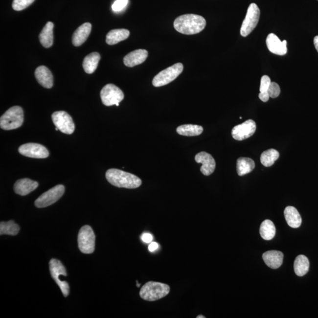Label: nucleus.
Segmentation results:
<instances>
[{"mask_svg":"<svg viewBox=\"0 0 318 318\" xmlns=\"http://www.w3.org/2000/svg\"><path fill=\"white\" fill-rule=\"evenodd\" d=\"M91 24L89 23H86L85 24L80 26L73 34L72 37V43L76 47H79L82 45L88 39L90 34L91 33Z\"/></svg>","mask_w":318,"mask_h":318,"instance_id":"6ab92c4d","label":"nucleus"},{"mask_svg":"<svg viewBox=\"0 0 318 318\" xmlns=\"http://www.w3.org/2000/svg\"><path fill=\"white\" fill-rule=\"evenodd\" d=\"M100 97L104 105L118 106L124 99V95L122 91L118 87L113 84H108L101 91Z\"/></svg>","mask_w":318,"mask_h":318,"instance_id":"6e6552de","label":"nucleus"},{"mask_svg":"<svg viewBox=\"0 0 318 318\" xmlns=\"http://www.w3.org/2000/svg\"><path fill=\"white\" fill-rule=\"evenodd\" d=\"M141 239L144 242L150 243L152 241L153 236L149 233H144L141 236Z\"/></svg>","mask_w":318,"mask_h":318,"instance_id":"c9c22d12","label":"nucleus"},{"mask_svg":"<svg viewBox=\"0 0 318 318\" xmlns=\"http://www.w3.org/2000/svg\"><path fill=\"white\" fill-rule=\"evenodd\" d=\"M20 231V227L13 221L0 223V235H17Z\"/></svg>","mask_w":318,"mask_h":318,"instance_id":"c756f323","label":"nucleus"},{"mask_svg":"<svg viewBox=\"0 0 318 318\" xmlns=\"http://www.w3.org/2000/svg\"><path fill=\"white\" fill-rule=\"evenodd\" d=\"M309 269V261L307 257L300 254L296 257L294 262V271L296 275L303 276L308 273Z\"/></svg>","mask_w":318,"mask_h":318,"instance_id":"a878e982","label":"nucleus"},{"mask_svg":"<svg viewBox=\"0 0 318 318\" xmlns=\"http://www.w3.org/2000/svg\"><path fill=\"white\" fill-rule=\"evenodd\" d=\"M262 258L268 267L277 269L282 264L283 254L280 251L270 250L263 254Z\"/></svg>","mask_w":318,"mask_h":318,"instance_id":"aec40b11","label":"nucleus"},{"mask_svg":"<svg viewBox=\"0 0 318 318\" xmlns=\"http://www.w3.org/2000/svg\"><path fill=\"white\" fill-rule=\"evenodd\" d=\"M159 248V245L156 242H152L149 247V250L150 251H154L156 250H158Z\"/></svg>","mask_w":318,"mask_h":318,"instance_id":"e433bc0d","label":"nucleus"},{"mask_svg":"<svg viewBox=\"0 0 318 318\" xmlns=\"http://www.w3.org/2000/svg\"><path fill=\"white\" fill-rule=\"evenodd\" d=\"M24 121V112L20 106L10 108L0 118V127L5 131L19 128Z\"/></svg>","mask_w":318,"mask_h":318,"instance_id":"20e7f679","label":"nucleus"},{"mask_svg":"<svg viewBox=\"0 0 318 318\" xmlns=\"http://www.w3.org/2000/svg\"><path fill=\"white\" fill-rule=\"evenodd\" d=\"M35 76L40 85L46 89L53 86V76L50 70L45 66H39L35 71Z\"/></svg>","mask_w":318,"mask_h":318,"instance_id":"a211bd4d","label":"nucleus"},{"mask_svg":"<svg viewBox=\"0 0 318 318\" xmlns=\"http://www.w3.org/2000/svg\"><path fill=\"white\" fill-rule=\"evenodd\" d=\"M65 192V187L62 184L51 188L47 192L43 193L39 198L36 199L34 204L37 207L44 208L56 203L62 197Z\"/></svg>","mask_w":318,"mask_h":318,"instance_id":"1a4fd4ad","label":"nucleus"},{"mask_svg":"<svg viewBox=\"0 0 318 318\" xmlns=\"http://www.w3.org/2000/svg\"><path fill=\"white\" fill-rule=\"evenodd\" d=\"M49 267L52 277L59 286L63 295L67 297L70 294V287L68 282L62 281L60 279V276H68L67 271L62 263L56 259H52L49 263Z\"/></svg>","mask_w":318,"mask_h":318,"instance_id":"0eeeda50","label":"nucleus"},{"mask_svg":"<svg viewBox=\"0 0 318 318\" xmlns=\"http://www.w3.org/2000/svg\"><path fill=\"white\" fill-rule=\"evenodd\" d=\"M197 318H205V317H204L203 315H199L197 317Z\"/></svg>","mask_w":318,"mask_h":318,"instance_id":"58836bf2","label":"nucleus"},{"mask_svg":"<svg viewBox=\"0 0 318 318\" xmlns=\"http://www.w3.org/2000/svg\"><path fill=\"white\" fill-rule=\"evenodd\" d=\"M130 36V31L126 29H115L110 31L106 36V43L114 45L126 40Z\"/></svg>","mask_w":318,"mask_h":318,"instance_id":"4be33fe9","label":"nucleus"},{"mask_svg":"<svg viewBox=\"0 0 318 318\" xmlns=\"http://www.w3.org/2000/svg\"><path fill=\"white\" fill-rule=\"evenodd\" d=\"M35 0H14L12 7L14 10L22 11L30 6Z\"/></svg>","mask_w":318,"mask_h":318,"instance_id":"7c9ffc66","label":"nucleus"},{"mask_svg":"<svg viewBox=\"0 0 318 318\" xmlns=\"http://www.w3.org/2000/svg\"><path fill=\"white\" fill-rule=\"evenodd\" d=\"M314 43L315 47V48H316L318 52V36L315 37Z\"/></svg>","mask_w":318,"mask_h":318,"instance_id":"4c0bfd02","label":"nucleus"},{"mask_svg":"<svg viewBox=\"0 0 318 318\" xmlns=\"http://www.w3.org/2000/svg\"><path fill=\"white\" fill-rule=\"evenodd\" d=\"M148 57V51L143 49H138L127 54L124 57L123 62L127 67L133 68L145 62Z\"/></svg>","mask_w":318,"mask_h":318,"instance_id":"dca6fc26","label":"nucleus"},{"mask_svg":"<svg viewBox=\"0 0 318 318\" xmlns=\"http://www.w3.org/2000/svg\"><path fill=\"white\" fill-rule=\"evenodd\" d=\"M268 92L270 97L274 99V98L278 97L280 93V87L276 83L271 82Z\"/></svg>","mask_w":318,"mask_h":318,"instance_id":"2f4dec72","label":"nucleus"},{"mask_svg":"<svg viewBox=\"0 0 318 318\" xmlns=\"http://www.w3.org/2000/svg\"><path fill=\"white\" fill-rule=\"evenodd\" d=\"M100 55L97 52L91 53L83 60V67L86 73L92 74L96 70L100 60Z\"/></svg>","mask_w":318,"mask_h":318,"instance_id":"b1692460","label":"nucleus"},{"mask_svg":"<svg viewBox=\"0 0 318 318\" xmlns=\"http://www.w3.org/2000/svg\"><path fill=\"white\" fill-rule=\"evenodd\" d=\"M260 13L259 8L256 4L251 3L249 6L241 28L242 36L247 37L255 28L259 22Z\"/></svg>","mask_w":318,"mask_h":318,"instance_id":"9d476101","label":"nucleus"},{"mask_svg":"<svg viewBox=\"0 0 318 318\" xmlns=\"http://www.w3.org/2000/svg\"><path fill=\"white\" fill-rule=\"evenodd\" d=\"M255 167L252 159L248 158H240L237 160L236 170L240 176H244L252 172Z\"/></svg>","mask_w":318,"mask_h":318,"instance_id":"393cba45","label":"nucleus"},{"mask_svg":"<svg viewBox=\"0 0 318 318\" xmlns=\"http://www.w3.org/2000/svg\"><path fill=\"white\" fill-rule=\"evenodd\" d=\"M54 125L63 134L71 135L74 131L75 126L70 114L65 111L54 112L51 115Z\"/></svg>","mask_w":318,"mask_h":318,"instance_id":"9b49d317","label":"nucleus"},{"mask_svg":"<svg viewBox=\"0 0 318 318\" xmlns=\"http://www.w3.org/2000/svg\"><path fill=\"white\" fill-rule=\"evenodd\" d=\"M19 152L26 157L35 159H45L48 157L49 152L46 147L38 143H29L23 144L19 147Z\"/></svg>","mask_w":318,"mask_h":318,"instance_id":"f8f14e48","label":"nucleus"},{"mask_svg":"<svg viewBox=\"0 0 318 318\" xmlns=\"http://www.w3.org/2000/svg\"><path fill=\"white\" fill-rule=\"evenodd\" d=\"M170 293V286L165 283L150 281L141 288L139 295L141 298L147 301H155L163 298Z\"/></svg>","mask_w":318,"mask_h":318,"instance_id":"7ed1b4c3","label":"nucleus"},{"mask_svg":"<svg viewBox=\"0 0 318 318\" xmlns=\"http://www.w3.org/2000/svg\"><path fill=\"white\" fill-rule=\"evenodd\" d=\"M260 234L266 241L273 239L276 234V228L273 223L270 220H265L263 222L260 227Z\"/></svg>","mask_w":318,"mask_h":318,"instance_id":"cd10ccee","label":"nucleus"},{"mask_svg":"<svg viewBox=\"0 0 318 318\" xmlns=\"http://www.w3.org/2000/svg\"><path fill=\"white\" fill-rule=\"evenodd\" d=\"M176 131L178 134L184 136H196L201 135L204 129L201 126L184 124L178 127Z\"/></svg>","mask_w":318,"mask_h":318,"instance_id":"bb28decb","label":"nucleus"},{"mask_svg":"<svg viewBox=\"0 0 318 318\" xmlns=\"http://www.w3.org/2000/svg\"><path fill=\"white\" fill-rule=\"evenodd\" d=\"M256 123L253 120H248L233 127L232 136L234 139L242 141L250 138L255 133Z\"/></svg>","mask_w":318,"mask_h":318,"instance_id":"ddd939ff","label":"nucleus"},{"mask_svg":"<svg viewBox=\"0 0 318 318\" xmlns=\"http://www.w3.org/2000/svg\"><path fill=\"white\" fill-rule=\"evenodd\" d=\"M284 215L289 226L293 228L299 227L302 224V218L295 207L288 206L284 210Z\"/></svg>","mask_w":318,"mask_h":318,"instance_id":"412c9836","label":"nucleus"},{"mask_svg":"<svg viewBox=\"0 0 318 318\" xmlns=\"http://www.w3.org/2000/svg\"><path fill=\"white\" fill-rule=\"evenodd\" d=\"M279 158V153L276 150L269 149L262 153L261 162L265 167H271Z\"/></svg>","mask_w":318,"mask_h":318,"instance_id":"c85d7f7f","label":"nucleus"},{"mask_svg":"<svg viewBox=\"0 0 318 318\" xmlns=\"http://www.w3.org/2000/svg\"><path fill=\"white\" fill-rule=\"evenodd\" d=\"M129 0H116L112 5V10L114 12H120L127 6Z\"/></svg>","mask_w":318,"mask_h":318,"instance_id":"473e14b6","label":"nucleus"},{"mask_svg":"<svg viewBox=\"0 0 318 318\" xmlns=\"http://www.w3.org/2000/svg\"><path fill=\"white\" fill-rule=\"evenodd\" d=\"M206 25V20L203 17L193 14L179 16L174 22L176 30L186 35L200 33Z\"/></svg>","mask_w":318,"mask_h":318,"instance_id":"f257e3e1","label":"nucleus"},{"mask_svg":"<svg viewBox=\"0 0 318 318\" xmlns=\"http://www.w3.org/2000/svg\"><path fill=\"white\" fill-rule=\"evenodd\" d=\"M53 23L49 22L45 25L40 34V42L45 48L50 47L53 44Z\"/></svg>","mask_w":318,"mask_h":318,"instance_id":"5701e85b","label":"nucleus"},{"mask_svg":"<svg viewBox=\"0 0 318 318\" xmlns=\"http://www.w3.org/2000/svg\"><path fill=\"white\" fill-rule=\"evenodd\" d=\"M271 83V80L270 77L268 76H262L261 80V85H260V92H268Z\"/></svg>","mask_w":318,"mask_h":318,"instance_id":"72a5a7b5","label":"nucleus"},{"mask_svg":"<svg viewBox=\"0 0 318 318\" xmlns=\"http://www.w3.org/2000/svg\"><path fill=\"white\" fill-rule=\"evenodd\" d=\"M38 186V182L25 178L17 181L14 184V190L17 194L25 196L36 190Z\"/></svg>","mask_w":318,"mask_h":318,"instance_id":"f3484780","label":"nucleus"},{"mask_svg":"<svg viewBox=\"0 0 318 318\" xmlns=\"http://www.w3.org/2000/svg\"><path fill=\"white\" fill-rule=\"evenodd\" d=\"M183 70L182 63H176L156 75L152 81L153 85L156 88L168 85L175 80Z\"/></svg>","mask_w":318,"mask_h":318,"instance_id":"39448f33","label":"nucleus"},{"mask_svg":"<svg viewBox=\"0 0 318 318\" xmlns=\"http://www.w3.org/2000/svg\"><path fill=\"white\" fill-rule=\"evenodd\" d=\"M267 45L269 50L274 54L283 56L287 53V42L286 40L280 41L274 34H269L267 39Z\"/></svg>","mask_w":318,"mask_h":318,"instance_id":"2eb2a0df","label":"nucleus"},{"mask_svg":"<svg viewBox=\"0 0 318 318\" xmlns=\"http://www.w3.org/2000/svg\"><path fill=\"white\" fill-rule=\"evenodd\" d=\"M95 236L93 230L89 225L81 228L78 235L79 250L85 254H91L95 250Z\"/></svg>","mask_w":318,"mask_h":318,"instance_id":"423d86ee","label":"nucleus"},{"mask_svg":"<svg viewBox=\"0 0 318 318\" xmlns=\"http://www.w3.org/2000/svg\"><path fill=\"white\" fill-rule=\"evenodd\" d=\"M106 178L110 183L117 187L136 189L141 184V179L137 176L117 169H109Z\"/></svg>","mask_w":318,"mask_h":318,"instance_id":"f03ea898","label":"nucleus"},{"mask_svg":"<svg viewBox=\"0 0 318 318\" xmlns=\"http://www.w3.org/2000/svg\"><path fill=\"white\" fill-rule=\"evenodd\" d=\"M270 95L268 92H260L259 98L262 102H267L270 99Z\"/></svg>","mask_w":318,"mask_h":318,"instance_id":"f704fd0d","label":"nucleus"},{"mask_svg":"<svg viewBox=\"0 0 318 318\" xmlns=\"http://www.w3.org/2000/svg\"><path fill=\"white\" fill-rule=\"evenodd\" d=\"M195 161L196 162L202 164L201 171L204 175L209 176L215 171V160L212 156L209 153L204 152L199 153L195 156Z\"/></svg>","mask_w":318,"mask_h":318,"instance_id":"4468645a","label":"nucleus"}]
</instances>
